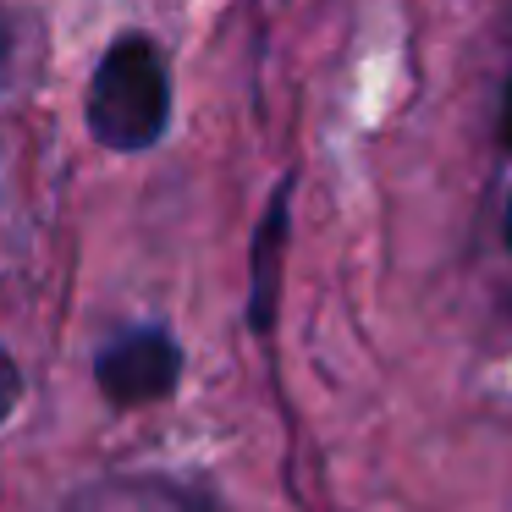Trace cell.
Segmentation results:
<instances>
[{
	"label": "cell",
	"mask_w": 512,
	"mask_h": 512,
	"mask_svg": "<svg viewBox=\"0 0 512 512\" xmlns=\"http://www.w3.org/2000/svg\"><path fill=\"white\" fill-rule=\"evenodd\" d=\"M0 67H6V28H0Z\"/></svg>",
	"instance_id": "8992f818"
},
{
	"label": "cell",
	"mask_w": 512,
	"mask_h": 512,
	"mask_svg": "<svg viewBox=\"0 0 512 512\" xmlns=\"http://www.w3.org/2000/svg\"><path fill=\"white\" fill-rule=\"evenodd\" d=\"M496 133H501V149H512V78H507V94H501V122H496Z\"/></svg>",
	"instance_id": "5b68a950"
},
{
	"label": "cell",
	"mask_w": 512,
	"mask_h": 512,
	"mask_svg": "<svg viewBox=\"0 0 512 512\" xmlns=\"http://www.w3.org/2000/svg\"><path fill=\"white\" fill-rule=\"evenodd\" d=\"M287 199H292V182L276 188V204H270L265 226H259V243H254V325L265 331L270 314H276V270H281V243H287Z\"/></svg>",
	"instance_id": "3957f363"
},
{
	"label": "cell",
	"mask_w": 512,
	"mask_h": 512,
	"mask_svg": "<svg viewBox=\"0 0 512 512\" xmlns=\"http://www.w3.org/2000/svg\"><path fill=\"white\" fill-rule=\"evenodd\" d=\"M17 402H23V375H17V364H12V353L0 347V424L17 413Z\"/></svg>",
	"instance_id": "277c9868"
},
{
	"label": "cell",
	"mask_w": 512,
	"mask_h": 512,
	"mask_svg": "<svg viewBox=\"0 0 512 512\" xmlns=\"http://www.w3.org/2000/svg\"><path fill=\"white\" fill-rule=\"evenodd\" d=\"M182 353L166 331H127L100 353V386L116 402H155L177 386Z\"/></svg>",
	"instance_id": "7a4b0ae2"
},
{
	"label": "cell",
	"mask_w": 512,
	"mask_h": 512,
	"mask_svg": "<svg viewBox=\"0 0 512 512\" xmlns=\"http://www.w3.org/2000/svg\"><path fill=\"white\" fill-rule=\"evenodd\" d=\"M171 122L166 61L149 39L127 34L105 50L89 83V133L105 149H149Z\"/></svg>",
	"instance_id": "6da1fadb"
},
{
	"label": "cell",
	"mask_w": 512,
	"mask_h": 512,
	"mask_svg": "<svg viewBox=\"0 0 512 512\" xmlns=\"http://www.w3.org/2000/svg\"><path fill=\"white\" fill-rule=\"evenodd\" d=\"M507 243H512V204H507Z\"/></svg>",
	"instance_id": "52a82bcc"
}]
</instances>
